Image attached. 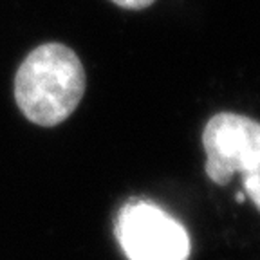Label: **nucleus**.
Listing matches in <instances>:
<instances>
[{
	"label": "nucleus",
	"mask_w": 260,
	"mask_h": 260,
	"mask_svg": "<svg viewBox=\"0 0 260 260\" xmlns=\"http://www.w3.org/2000/svg\"><path fill=\"white\" fill-rule=\"evenodd\" d=\"M83 92V65L63 44L38 45L16 71V105L35 125L54 126L65 121L76 110Z\"/></svg>",
	"instance_id": "obj_1"
},
{
	"label": "nucleus",
	"mask_w": 260,
	"mask_h": 260,
	"mask_svg": "<svg viewBox=\"0 0 260 260\" xmlns=\"http://www.w3.org/2000/svg\"><path fill=\"white\" fill-rule=\"evenodd\" d=\"M242 183H244V195H248L249 199L255 203V206L260 210V165L255 170L242 175Z\"/></svg>",
	"instance_id": "obj_4"
},
{
	"label": "nucleus",
	"mask_w": 260,
	"mask_h": 260,
	"mask_svg": "<svg viewBox=\"0 0 260 260\" xmlns=\"http://www.w3.org/2000/svg\"><path fill=\"white\" fill-rule=\"evenodd\" d=\"M110 2L125 9H143L154 4V0H110Z\"/></svg>",
	"instance_id": "obj_5"
},
{
	"label": "nucleus",
	"mask_w": 260,
	"mask_h": 260,
	"mask_svg": "<svg viewBox=\"0 0 260 260\" xmlns=\"http://www.w3.org/2000/svg\"><path fill=\"white\" fill-rule=\"evenodd\" d=\"M206 174L217 184H228L233 174H248L260 165V123L233 112H220L203 132Z\"/></svg>",
	"instance_id": "obj_3"
},
{
	"label": "nucleus",
	"mask_w": 260,
	"mask_h": 260,
	"mask_svg": "<svg viewBox=\"0 0 260 260\" xmlns=\"http://www.w3.org/2000/svg\"><path fill=\"white\" fill-rule=\"evenodd\" d=\"M116 239L128 260H188L186 228L148 201H128L116 217Z\"/></svg>",
	"instance_id": "obj_2"
},
{
	"label": "nucleus",
	"mask_w": 260,
	"mask_h": 260,
	"mask_svg": "<svg viewBox=\"0 0 260 260\" xmlns=\"http://www.w3.org/2000/svg\"><path fill=\"white\" fill-rule=\"evenodd\" d=\"M237 201H239V203H242V201H244V191H240V193H237Z\"/></svg>",
	"instance_id": "obj_6"
}]
</instances>
